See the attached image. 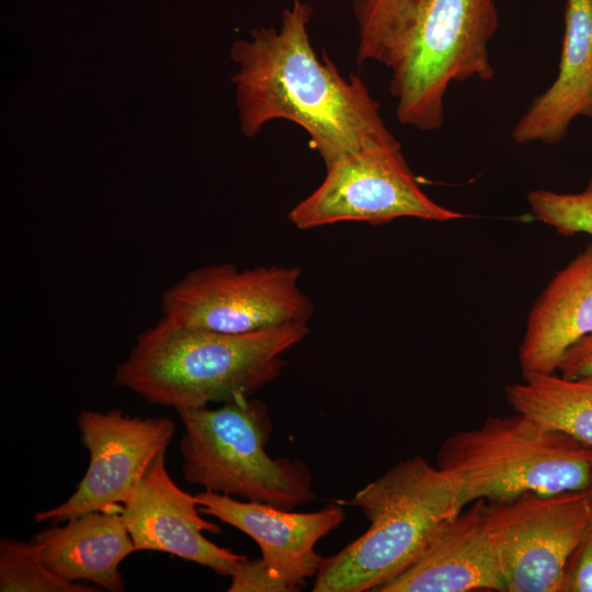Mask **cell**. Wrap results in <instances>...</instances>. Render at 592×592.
Wrapping results in <instances>:
<instances>
[{"label":"cell","mask_w":592,"mask_h":592,"mask_svg":"<svg viewBox=\"0 0 592 592\" xmlns=\"http://www.w3.org/2000/svg\"><path fill=\"white\" fill-rule=\"evenodd\" d=\"M557 372L568 378L592 374V333L583 337L566 351Z\"/></svg>","instance_id":"22"},{"label":"cell","mask_w":592,"mask_h":592,"mask_svg":"<svg viewBox=\"0 0 592 592\" xmlns=\"http://www.w3.org/2000/svg\"><path fill=\"white\" fill-rule=\"evenodd\" d=\"M183 477L207 491L292 510L315 500L301 460L274 459L265 452L272 432L267 406L251 397L217 409L177 410Z\"/></svg>","instance_id":"6"},{"label":"cell","mask_w":592,"mask_h":592,"mask_svg":"<svg viewBox=\"0 0 592 592\" xmlns=\"http://www.w3.org/2000/svg\"><path fill=\"white\" fill-rule=\"evenodd\" d=\"M164 454L150 465L121 516L135 551L167 553L230 576L244 555L220 547L203 532L217 534L219 527L203 519L195 496L182 490L166 467Z\"/></svg>","instance_id":"11"},{"label":"cell","mask_w":592,"mask_h":592,"mask_svg":"<svg viewBox=\"0 0 592 592\" xmlns=\"http://www.w3.org/2000/svg\"><path fill=\"white\" fill-rule=\"evenodd\" d=\"M356 60L390 75L399 123L443 126L451 84L494 76L489 46L499 27L496 0H353Z\"/></svg>","instance_id":"2"},{"label":"cell","mask_w":592,"mask_h":592,"mask_svg":"<svg viewBox=\"0 0 592 592\" xmlns=\"http://www.w3.org/2000/svg\"><path fill=\"white\" fill-rule=\"evenodd\" d=\"M526 200L532 215L557 234L592 236V178L580 192L536 189L527 193Z\"/></svg>","instance_id":"19"},{"label":"cell","mask_w":592,"mask_h":592,"mask_svg":"<svg viewBox=\"0 0 592 592\" xmlns=\"http://www.w3.org/2000/svg\"><path fill=\"white\" fill-rule=\"evenodd\" d=\"M201 513L215 516L251 537L271 574L296 591L316 576L323 557L315 546L344 520L340 503L315 512H291L262 502L203 491L195 494Z\"/></svg>","instance_id":"12"},{"label":"cell","mask_w":592,"mask_h":592,"mask_svg":"<svg viewBox=\"0 0 592 592\" xmlns=\"http://www.w3.org/2000/svg\"><path fill=\"white\" fill-rule=\"evenodd\" d=\"M1 592H93L90 588L64 579L50 571L36 555L31 542L1 539Z\"/></svg>","instance_id":"18"},{"label":"cell","mask_w":592,"mask_h":592,"mask_svg":"<svg viewBox=\"0 0 592 592\" xmlns=\"http://www.w3.org/2000/svg\"><path fill=\"white\" fill-rule=\"evenodd\" d=\"M592 333V243L558 271L537 296L519 345L523 376L557 372L566 351Z\"/></svg>","instance_id":"15"},{"label":"cell","mask_w":592,"mask_h":592,"mask_svg":"<svg viewBox=\"0 0 592 592\" xmlns=\"http://www.w3.org/2000/svg\"><path fill=\"white\" fill-rule=\"evenodd\" d=\"M504 396L514 412L592 447V374L533 373L508 384Z\"/></svg>","instance_id":"17"},{"label":"cell","mask_w":592,"mask_h":592,"mask_svg":"<svg viewBox=\"0 0 592 592\" xmlns=\"http://www.w3.org/2000/svg\"><path fill=\"white\" fill-rule=\"evenodd\" d=\"M468 591H505L483 500L441 524L418 557L377 592Z\"/></svg>","instance_id":"13"},{"label":"cell","mask_w":592,"mask_h":592,"mask_svg":"<svg viewBox=\"0 0 592 592\" xmlns=\"http://www.w3.org/2000/svg\"><path fill=\"white\" fill-rule=\"evenodd\" d=\"M508 592H562L572 555L592 522V487L486 502Z\"/></svg>","instance_id":"9"},{"label":"cell","mask_w":592,"mask_h":592,"mask_svg":"<svg viewBox=\"0 0 592 592\" xmlns=\"http://www.w3.org/2000/svg\"><path fill=\"white\" fill-rule=\"evenodd\" d=\"M47 527L31 544L57 576L87 580L112 592L125 589L119 565L135 553L133 539L117 512H90Z\"/></svg>","instance_id":"16"},{"label":"cell","mask_w":592,"mask_h":592,"mask_svg":"<svg viewBox=\"0 0 592 592\" xmlns=\"http://www.w3.org/2000/svg\"><path fill=\"white\" fill-rule=\"evenodd\" d=\"M326 170L320 185L288 213L298 229L342 221L382 225L402 217L440 223L466 217L422 190L398 140L344 157Z\"/></svg>","instance_id":"8"},{"label":"cell","mask_w":592,"mask_h":592,"mask_svg":"<svg viewBox=\"0 0 592 592\" xmlns=\"http://www.w3.org/2000/svg\"><path fill=\"white\" fill-rule=\"evenodd\" d=\"M312 8L293 0L283 11L278 30L250 31L235 42L232 77L242 133L254 137L273 119H287L309 136L326 167L366 148L397 141L388 129L365 82L344 77L310 42Z\"/></svg>","instance_id":"1"},{"label":"cell","mask_w":592,"mask_h":592,"mask_svg":"<svg viewBox=\"0 0 592 592\" xmlns=\"http://www.w3.org/2000/svg\"><path fill=\"white\" fill-rule=\"evenodd\" d=\"M229 592H288L291 589L274 578L262 558L239 563L230 574Z\"/></svg>","instance_id":"20"},{"label":"cell","mask_w":592,"mask_h":592,"mask_svg":"<svg viewBox=\"0 0 592 592\" xmlns=\"http://www.w3.org/2000/svg\"><path fill=\"white\" fill-rule=\"evenodd\" d=\"M300 269L231 263L189 272L161 295V318L185 328L244 334L308 323L311 299L299 287Z\"/></svg>","instance_id":"7"},{"label":"cell","mask_w":592,"mask_h":592,"mask_svg":"<svg viewBox=\"0 0 592 592\" xmlns=\"http://www.w3.org/2000/svg\"><path fill=\"white\" fill-rule=\"evenodd\" d=\"M339 503L361 509L369 527L323 559L314 592H377L418 557L441 524L465 508L452 479L421 456L396 464Z\"/></svg>","instance_id":"4"},{"label":"cell","mask_w":592,"mask_h":592,"mask_svg":"<svg viewBox=\"0 0 592 592\" xmlns=\"http://www.w3.org/2000/svg\"><path fill=\"white\" fill-rule=\"evenodd\" d=\"M436 467L452 479L465 508L592 487V447L519 412L452 434Z\"/></svg>","instance_id":"5"},{"label":"cell","mask_w":592,"mask_h":592,"mask_svg":"<svg viewBox=\"0 0 592 592\" xmlns=\"http://www.w3.org/2000/svg\"><path fill=\"white\" fill-rule=\"evenodd\" d=\"M77 421L89 452L87 471L65 502L35 514L37 523L58 524L90 512L121 513L175 432L169 418L130 417L121 409L82 410Z\"/></svg>","instance_id":"10"},{"label":"cell","mask_w":592,"mask_h":592,"mask_svg":"<svg viewBox=\"0 0 592 592\" xmlns=\"http://www.w3.org/2000/svg\"><path fill=\"white\" fill-rule=\"evenodd\" d=\"M308 331L307 323H291L229 334L160 318L138 334L113 383L151 405L175 410L251 397L281 375V356Z\"/></svg>","instance_id":"3"},{"label":"cell","mask_w":592,"mask_h":592,"mask_svg":"<svg viewBox=\"0 0 592 592\" xmlns=\"http://www.w3.org/2000/svg\"><path fill=\"white\" fill-rule=\"evenodd\" d=\"M562 592H592V522L571 557Z\"/></svg>","instance_id":"21"},{"label":"cell","mask_w":592,"mask_h":592,"mask_svg":"<svg viewBox=\"0 0 592 592\" xmlns=\"http://www.w3.org/2000/svg\"><path fill=\"white\" fill-rule=\"evenodd\" d=\"M578 117L592 121V0H566L558 72L511 130L517 145L559 144Z\"/></svg>","instance_id":"14"}]
</instances>
